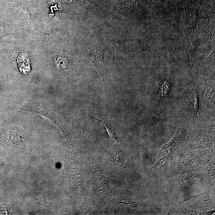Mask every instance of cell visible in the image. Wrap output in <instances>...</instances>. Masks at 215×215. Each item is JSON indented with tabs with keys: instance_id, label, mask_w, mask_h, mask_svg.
Masks as SVG:
<instances>
[{
	"instance_id": "cell-1",
	"label": "cell",
	"mask_w": 215,
	"mask_h": 215,
	"mask_svg": "<svg viewBox=\"0 0 215 215\" xmlns=\"http://www.w3.org/2000/svg\"><path fill=\"white\" fill-rule=\"evenodd\" d=\"M88 57L95 65L101 73L105 74L107 72L105 65V56L106 49L102 42H97L89 48Z\"/></svg>"
},
{
	"instance_id": "cell-2",
	"label": "cell",
	"mask_w": 215,
	"mask_h": 215,
	"mask_svg": "<svg viewBox=\"0 0 215 215\" xmlns=\"http://www.w3.org/2000/svg\"><path fill=\"white\" fill-rule=\"evenodd\" d=\"M181 134V130L180 128L178 129L176 135H175L172 140L168 143L163 146L162 148L160 151L159 155L157 157V165L162 163L168 157V156L172 154V151L175 150V148L177 147L180 142Z\"/></svg>"
},
{
	"instance_id": "cell-3",
	"label": "cell",
	"mask_w": 215,
	"mask_h": 215,
	"mask_svg": "<svg viewBox=\"0 0 215 215\" xmlns=\"http://www.w3.org/2000/svg\"><path fill=\"white\" fill-rule=\"evenodd\" d=\"M183 213L186 215H211L214 213L215 211L212 210L208 212H199L197 211L192 210V209H184Z\"/></svg>"
},
{
	"instance_id": "cell-4",
	"label": "cell",
	"mask_w": 215,
	"mask_h": 215,
	"mask_svg": "<svg viewBox=\"0 0 215 215\" xmlns=\"http://www.w3.org/2000/svg\"><path fill=\"white\" fill-rule=\"evenodd\" d=\"M120 203H123L131 206V207L135 208L137 206V204L131 199H125L121 200L118 202Z\"/></svg>"
},
{
	"instance_id": "cell-5",
	"label": "cell",
	"mask_w": 215,
	"mask_h": 215,
	"mask_svg": "<svg viewBox=\"0 0 215 215\" xmlns=\"http://www.w3.org/2000/svg\"><path fill=\"white\" fill-rule=\"evenodd\" d=\"M194 112L196 115L197 116L199 110V100H198V94L196 93L195 94V98L194 100Z\"/></svg>"
}]
</instances>
